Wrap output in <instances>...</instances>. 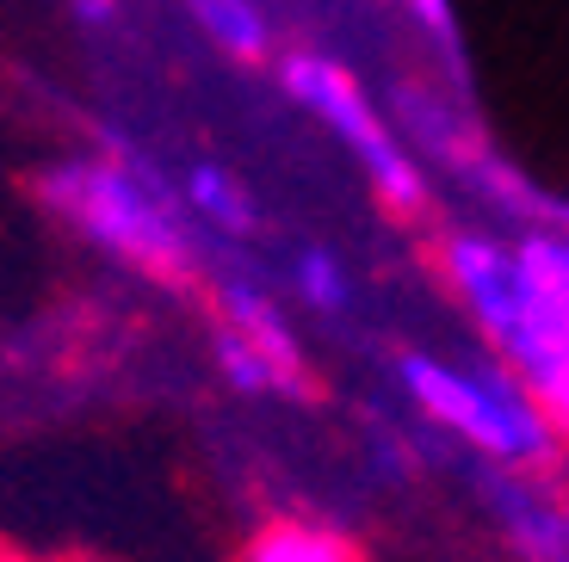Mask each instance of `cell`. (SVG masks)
<instances>
[{
	"label": "cell",
	"mask_w": 569,
	"mask_h": 562,
	"mask_svg": "<svg viewBox=\"0 0 569 562\" xmlns=\"http://www.w3.org/2000/svg\"><path fill=\"white\" fill-rule=\"evenodd\" d=\"M0 562H43V556H31V550H19V544H0Z\"/></svg>",
	"instance_id": "obj_14"
},
{
	"label": "cell",
	"mask_w": 569,
	"mask_h": 562,
	"mask_svg": "<svg viewBox=\"0 0 569 562\" xmlns=\"http://www.w3.org/2000/svg\"><path fill=\"white\" fill-rule=\"evenodd\" d=\"M272 62H279L284 99H291L298 112H310L328 137L341 142V155L366 173L378 204H385L390 217H402V223L427 217V173H421V161L409 155L402 130L378 112L371 87L359 81L341 57H328V50H279Z\"/></svg>",
	"instance_id": "obj_4"
},
{
	"label": "cell",
	"mask_w": 569,
	"mask_h": 562,
	"mask_svg": "<svg viewBox=\"0 0 569 562\" xmlns=\"http://www.w3.org/2000/svg\"><path fill=\"white\" fill-rule=\"evenodd\" d=\"M229 562H371V556L341 525L310 520V513H279V520H260L229 550Z\"/></svg>",
	"instance_id": "obj_8"
},
{
	"label": "cell",
	"mask_w": 569,
	"mask_h": 562,
	"mask_svg": "<svg viewBox=\"0 0 569 562\" xmlns=\"http://www.w3.org/2000/svg\"><path fill=\"white\" fill-rule=\"evenodd\" d=\"M199 38L211 50H223L229 62H272L279 57V43H272V13L267 0H173Z\"/></svg>",
	"instance_id": "obj_9"
},
{
	"label": "cell",
	"mask_w": 569,
	"mask_h": 562,
	"mask_svg": "<svg viewBox=\"0 0 569 562\" xmlns=\"http://www.w3.org/2000/svg\"><path fill=\"white\" fill-rule=\"evenodd\" d=\"M173 192H180V211L192 217V229H199L204 241H236V248L254 241L260 211H254V198H248V185L229 168L186 161V168L173 173Z\"/></svg>",
	"instance_id": "obj_7"
},
{
	"label": "cell",
	"mask_w": 569,
	"mask_h": 562,
	"mask_svg": "<svg viewBox=\"0 0 569 562\" xmlns=\"http://www.w3.org/2000/svg\"><path fill=\"white\" fill-rule=\"evenodd\" d=\"M527 248L539 253L545 267H551L557 279L569 284V229H532V235H527Z\"/></svg>",
	"instance_id": "obj_13"
},
{
	"label": "cell",
	"mask_w": 569,
	"mask_h": 562,
	"mask_svg": "<svg viewBox=\"0 0 569 562\" xmlns=\"http://www.w3.org/2000/svg\"><path fill=\"white\" fill-rule=\"evenodd\" d=\"M38 204L100 260L149 284H192L211 272V241L180 211L173 173L130 142H93L43 161L31 180Z\"/></svg>",
	"instance_id": "obj_1"
},
{
	"label": "cell",
	"mask_w": 569,
	"mask_h": 562,
	"mask_svg": "<svg viewBox=\"0 0 569 562\" xmlns=\"http://www.w3.org/2000/svg\"><path fill=\"white\" fill-rule=\"evenodd\" d=\"M483 506L520 562H569L563 494L545 489V470H489Z\"/></svg>",
	"instance_id": "obj_6"
},
{
	"label": "cell",
	"mask_w": 569,
	"mask_h": 562,
	"mask_svg": "<svg viewBox=\"0 0 569 562\" xmlns=\"http://www.w3.org/2000/svg\"><path fill=\"white\" fill-rule=\"evenodd\" d=\"M440 284L470 315L483 352L508 371L569 445V284L520 241L452 229L433 248Z\"/></svg>",
	"instance_id": "obj_2"
},
{
	"label": "cell",
	"mask_w": 569,
	"mask_h": 562,
	"mask_svg": "<svg viewBox=\"0 0 569 562\" xmlns=\"http://www.w3.org/2000/svg\"><path fill=\"white\" fill-rule=\"evenodd\" d=\"M402 7H409V19L427 31V38H433V50H440V57L458 69V19H452V0H402Z\"/></svg>",
	"instance_id": "obj_11"
},
{
	"label": "cell",
	"mask_w": 569,
	"mask_h": 562,
	"mask_svg": "<svg viewBox=\"0 0 569 562\" xmlns=\"http://www.w3.org/2000/svg\"><path fill=\"white\" fill-rule=\"evenodd\" d=\"M397 383L427 426H440L465 451H477L489 470H551L563 458V439L496 359H452V352H402Z\"/></svg>",
	"instance_id": "obj_3"
},
{
	"label": "cell",
	"mask_w": 569,
	"mask_h": 562,
	"mask_svg": "<svg viewBox=\"0 0 569 562\" xmlns=\"http://www.w3.org/2000/svg\"><path fill=\"white\" fill-rule=\"evenodd\" d=\"M69 13L81 19V31H118L130 19V0H69Z\"/></svg>",
	"instance_id": "obj_12"
},
{
	"label": "cell",
	"mask_w": 569,
	"mask_h": 562,
	"mask_svg": "<svg viewBox=\"0 0 569 562\" xmlns=\"http://www.w3.org/2000/svg\"><path fill=\"white\" fill-rule=\"evenodd\" d=\"M563 532H569V494H563Z\"/></svg>",
	"instance_id": "obj_15"
},
{
	"label": "cell",
	"mask_w": 569,
	"mask_h": 562,
	"mask_svg": "<svg viewBox=\"0 0 569 562\" xmlns=\"http://www.w3.org/2000/svg\"><path fill=\"white\" fill-rule=\"evenodd\" d=\"M284 291L316 315H341L347 303H353V272H347V260L335 248L303 241V248H291V260H284Z\"/></svg>",
	"instance_id": "obj_10"
},
{
	"label": "cell",
	"mask_w": 569,
	"mask_h": 562,
	"mask_svg": "<svg viewBox=\"0 0 569 562\" xmlns=\"http://www.w3.org/2000/svg\"><path fill=\"white\" fill-rule=\"evenodd\" d=\"M211 303H217L211 359L229 390L236 395H303L310 390L303 340L272 284H260L248 267H229V272H217Z\"/></svg>",
	"instance_id": "obj_5"
}]
</instances>
